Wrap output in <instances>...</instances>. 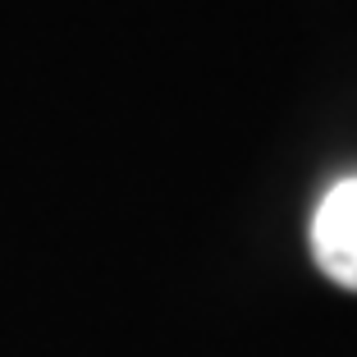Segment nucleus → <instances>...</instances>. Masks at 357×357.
<instances>
[{
	"instance_id": "obj_1",
	"label": "nucleus",
	"mask_w": 357,
	"mask_h": 357,
	"mask_svg": "<svg viewBox=\"0 0 357 357\" xmlns=\"http://www.w3.org/2000/svg\"><path fill=\"white\" fill-rule=\"evenodd\" d=\"M312 257L339 289L357 294V174L321 197L312 215Z\"/></svg>"
}]
</instances>
